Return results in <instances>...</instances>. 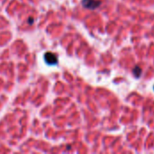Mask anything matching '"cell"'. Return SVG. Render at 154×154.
I'll list each match as a JSON object with an SVG mask.
<instances>
[{
    "instance_id": "6da1fadb",
    "label": "cell",
    "mask_w": 154,
    "mask_h": 154,
    "mask_svg": "<svg viewBox=\"0 0 154 154\" xmlns=\"http://www.w3.org/2000/svg\"><path fill=\"white\" fill-rule=\"evenodd\" d=\"M81 3H82V5L85 8L90 9V10L97 9L101 5V1L100 0H82Z\"/></svg>"
},
{
    "instance_id": "7a4b0ae2",
    "label": "cell",
    "mask_w": 154,
    "mask_h": 154,
    "mask_svg": "<svg viewBox=\"0 0 154 154\" xmlns=\"http://www.w3.org/2000/svg\"><path fill=\"white\" fill-rule=\"evenodd\" d=\"M44 60L47 64L49 65H56L58 63V57L52 53V52H50V51H47L45 54H44Z\"/></svg>"
},
{
    "instance_id": "3957f363",
    "label": "cell",
    "mask_w": 154,
    "mask_h": 154,
    "mask_svg": "<svg viewBox=\"0 0 154 154\" xmlns=\"http://www.w3.org/2000/svg\"><path fill=\"white\" fill-rule=\"evenodd\" d=\"M134 77L135 78H140L141 77V75H142V69L139 67V66H135V68L134 69Z\"/></svg>"
},
{
    "instance_id": "277c9868",
    "label": "cell",
    "mask_w": 154,
    "mask_h": 154,
    "mask_svg": "<svg viewBox=\"0 0 154 154\" xmlns=\"http://www.w3.org/2000/svg\"><path fill=\"white\" fill-rule=\"evenodd\" d=\"M33 21H34V20H33V18L29 17V19H28V21H27V22H28V23H29V24H32V23H33Z\"/></svg>"
},
{
    "instance_id": "5b68a950",
    "label": "cell",
    "mask_w": 154,
    "mask_h": 154,
    "mask_svg": "<svg viewBox=\"0 0 154 154\" xmlns=\"http://www.w3.org/2000/svg\"><path fill=\"white\" fill-rule=\"evenodd\" d=\"M153 88H154V87H153Z\"/></svg>"
}]
</instances>
